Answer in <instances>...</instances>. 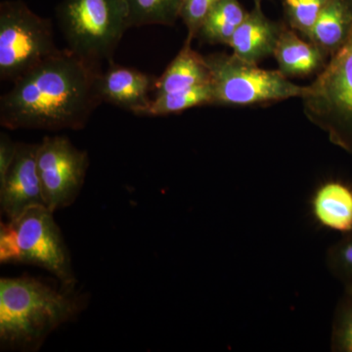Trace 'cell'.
I'll return each mask as SVG.
<instances>
[{
  "label": "cell",
  "instance_id": "1",
  "mask_svg": "<svg viewBox=\"0 0 352 352\" xmlns=\"http://www.w3.org/2000/svg\"><path fill=\"white\" fill-rule=\"evenodd\" d=\"M101 72L67 48L60 50L2 95L0 124L11 131L85 129L102 103L97 90Z\"/></svg>",
  "mask_w": 352,
  "mask_h": 352
},
{
  "label": "cell",
  "instance_id": "2",
  "mask_svg": "<svg viewBox=\"0 0 352 352\" xmlns=\"http://www.w3.org/2000/svg\"><path fill=\"white\" fill-rule=\"evenodd\" d=\"M87 300L76 289L53 288L30 276L0 279V347L36 351L50 333L75 320Z\"/></svg>",
  "mask_w": 352,
  "mask_h": 352
},
{
  "label": "cell",
  "instance_id": "3",
  "mask_svg": "<svg viewBox=\"0 0 352 352\" xmlns=\"http://www.w3.org/2000/svg\"><path fill=\"white\" fill-rule=\"evenodd\" d=\"M55 12L67 50L98 68L131 28L126 0H62Z\"/></svg>",
  "mask_w": 352,
  "mask_h": 352
},
{
  "label": "cell",
  "instance_id": "4",
  "mask_svg": "<svg viewBox=\"0 0 352 352\" xmlns=\"http://www.w3.org/2000/svg\"><path fill=\"white\" fill-rule=\"evenodd\" d=\"M53 214L45 206H36L2 222L0 261L39 266L54 275L64 288L76 289L68 245Z\"/></svg>",
  "mask_w": 352,
  "mask_h": 352
},
{
  "label": "cell",
  "instance_id": "5",
  "mask_svg": "<svg viewBox=\"0 0 352 352\" xmlns=\"http://www.w3.org/2000/svg\"><path fill=\"white\" fill-rule=\"evenodd\" d=\"M307 119L333 145L352 154V34L302 98Z\"/></svg>",
  "mask_w": 352,
  "mask_h": 352
},
{
  "label": "cell",
  "instance_id": "6",
  "mask_svg": "<svg viewBox=\"0 0 352 352\" xmlns=\"http://www.w3.org/2000/svg\"><path fill=\"white\" fill-rule=\"evenodd\" d=\"M205 58L212 76V105H263L302 98L307 94V87L289 82L279 69L259 68L233 53H214Z\"/></svg>",
  "mask_w": 352,
  "mask_h": 352
},
{
  "label": "cell",
  "instance_id": "7",
  "mask_svg": "<svg viewBox=\"0 0 352 352\" xmlns=\"http://www.w3.org/2000/svg\"><path fill=\"white\" fill-rule=\"evenodd\" d=\"M52 22L22 0L0 3V78L14 82L56 54Z\"/></svg>",
  "mask_w": 352,
  "mask_h": 352
},
{
  "label": "cell",
  "instance_id": "8",
  "mask_svg": "<svg viewBox=\"0 0 352 352\" xmlns=\"http://www.w3.org/2000/svg\"><path fill=\"white\" fill-rule=\"evenodd\" d=\"M36 164L45 207L55 212L73 205L87 177V152L66 136H45L38 143Z\"/></svg>",
  "mask_w": 352,
  "mask_h": 352
},
{
  "label": "cell",
  "instance_id": "9",
  "mask_svg": "<svg viewBox=\"0 0 352 352\" xmlns=\"http://www.w3.org/2000/svg\"><path fill=\"white\" fill-rule=\"evenodd\" d=\"M38 144L18 143L17 153L6 177L0 182V208L8 220L36 206H45L39 180Z\"/></svg>",
  "mask_w": 352,
  "mask_h": 352
},
{
  "label": "cell",
  "instance_id": "10",
  "mask_svg": "<svg viewBox=\"0 0 352 352\" xmlns=\"http://www.w3.org/2000/svg\"><path fill=\"white\" fill-rule=\"evenodd\" d=\"M157 78L139 69L116 63L109 64L97 78V90L102 102L141 116L152 99Z\"/></svg>",
  "mask_w": 352,
  "mask_h": 352
},
{
  "label": "cell",
  "instance_id": "11",
  "mask_svg": "<svg viewBox=\"0 0 352 352\" xmlns=\"http://www.w3.org/2000/svg\"><path fill=\"white\" fill-rule=\"evenodd\" d=\"M284 24L270 20L261 8V3H254L248 11L231 38L233 54L248 63L258 65L265 58L273 56L276 50Z\"/></svg>",
  "mask_w": 352,
  "mask_h": 352
},
{
  "label": "cell",
  "instance_id": "12",
  "mask_svg": "<svg viewBox=\"0 0 352 352\" xmlns=\"http://www.w3.org/2000/svg\"><path fill=\"white\" fill-rule=\"evenodd\" d=\"M310 212L318 226L346 234L352 231V186L340 180H328L314 190Z\"/></svg>",
  "mask_w": 352,
  "mask_h": 352
},
{
  "label": "cell",
  "instance_id": "13",
  "mask_svg": "<svg viewBox=\"0 0 352 352\" xmlns=\"http://www.w3.org/2000/svg\"><path fill=\"white\" fill-rule=\"evenodd\" d=\"M278 69L287 78H305L320 73L330 57L311 41L300 38L285 25L274 51Z\"/></svg>",
  "mask_w": 352,
  "mask_h": 352
},
{
  "label": "cell",
  "instance_id": "14",
  "mask_svg": "<svg viewBox=\"0 0 352 352\" xmlns=\"http://www.w3.org/2000/svg\"><path fill=\"white\" fill-rule=\"evenodd\" d=\"M193 39L186 38L182 50L170 62L161 78H157L156 95L179 91L210 83V69L201 56L192 48Z\"/></svg>",
  "mask_w": 352,
  "mask_h": 352
},
{
  "label": "cell",
  "instance_id": "15",
  "mask_svg": "<svg viewBox=\"0 0 352 352\" xmlns=\"http://www.w3.org/2000/svg\"><path fill=\"white\" fill-rule=\"evenodd\" d=\"M351 34V0H329L305 38L331 58L347 43Z\"/></svg>",
  "mask_w": 352,
  "mask_h": 352
},
{
  "label": "cell",
  "instance_id": "16",
  "mask_svg": "<svg viewBox=\"0 0 352 352\" xmlns=\"http://www.w3.org/2000/svg\"><path fill=\"white\" fill-rule=\"evenodd\" d=\"M247 13L238 0H220L206 16L196 38L208 44L229 45Z\"/></svg>",
  "mask_w": 352,
  "mask_h": 352
},
{
  "label": "cell",
  "instance_id": "17",
  "mask_svg": "<svg viewBox=\"0 0 352 352\" xmlns=\"http://www.w3.org/2000/svg\"><path fill=\"white\" fill-rule=\"evenodd\" d=\"M212 85L208 83L179 91L156 95L141 116L163 117L182 113L191 108L212 105Z\"/></svg>",
  "mask_w": 352,
  "mask_h": 352
},
{
  "label": "cell",
  "instance_id": "18",
  "mask_svg": "<svg viewBox=\"0 0 352 352\" xmlns=\"http://www.w3.org/2000/svg\"><path fill=\"white\" fill-rule=\"evenodd\" d=\"M184 0H126L131 28L173 25L180 19Z\"/></svg>",
  "mask_w": 352,
  "mask_h": 352
},
{
  "label": "cell",
  "instance_id": "19",
  "mask_svg": "<svg viewBox=\"0 0 352 352\" xmlns=\"http://www.w3.org/2000/svg\"><path fill=\"white\" fill-rule=\"evenodd\" d=\"M328 1L329 0H283L287 24L307 38Z\"/></svg>",
  "mask_w": 352,
  "mask_h": 352
},
{
  "label": "cell",
  "instance_id": "20",
  "mask_svg": "<svg viewBox=\"0 0 352 352\" xmlns=\"http://www.w3.org/2000/svg\"><path fill=\"white\" fill-rule=\"evenodd\" d=\"M331 349L337 352H352V291L344 289L336 307Z\"/></svg>",
  "mask_w": 352,
  "mask_h": 352
},
{
  "label": "cell",
  "instance_id": "21",
  "mask_svg": "<svg viewBox=\"0 0 352 352\" xmlns=\"http://www.w3.org/2000/svg\"><path fill=\"white\" fill-rule=\"evenodd\" d=\"M326 261L329 270L344 285V289L352 291V231L344 234L329 249Z\"/></svg>",
  "mask_w": 352,
  "mask_h": 352
},
{
  "label": "cell",
  "instance_id": "22",
  "mask_svg": "<svg viewBox=\"0 0 352 352\" xmlns=\"http://www.w3.org/2000/svg\"><path fill=\"white\" fill-rule=\"evenodd\" d=\"M220 0H184L180 13V19L186 25L187 38H196L201 23L212 7Z\"/></svg>",
  "mask_w": 352,
  "mask_h": 352
},
{
  "label": "cell",
  "instance_id": "23",
  "mask_svg": "<svg viewBox=\"0 0 352 352\" xmlns=\"http://www.w3.org/2000/svg\"><path fill=\"white\" fill-rule=\"evenodd\" d=\"M17 147L18 142H14L6 133L0 134V182L6 177L12 166Z\"/></svg>",
  "mask_w": 352,
  "mask_h": 352
},
{
  "label": "cell",
  "instance_id": "24",
  "mask_svg": "<svg viewBox=\"0 0 352 352\" xmlns=\"http://www.w3.org/2000/svg\"><path fill=\"white\" fill-rule=\"evenodd\" d=\"M261 1H263V0H254V3H261Z\"/></svg>",
  "mask_w": 352,
  "mask_h": 352
},
{
  "label": "cell",
  "instance_id": "25",
  "mask_svg": "<svg viewBox=\"0 0 352 352\" xmlns=\"http://www.w3.org/2000/svg\"><path fill=\"white\" fill-rule=\"evenodd\" d=\"M351 6H352V0H351Z\"/></svg>",
  "mask_w": 352,
  "mask_h": 352
}]
</instances>
